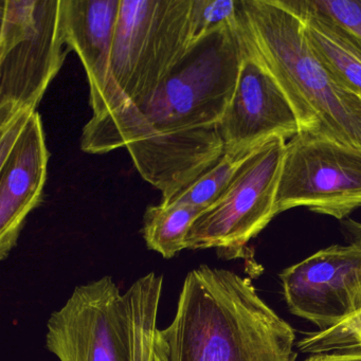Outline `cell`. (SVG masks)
Instances as JSON below:
<instances>
[{
	"mask_svg": "<svg viewBox=\"0 0 361 361\" xmlns=\"http://www.w3.org/2000/svg\"><path fill=\"white\" fill-rule=\"evenodd\" d=\"M301 20L308 45L327 73L344 90L361 98L360 59L314 23Z\"/></svg>",
	"mask_w": 361,
	"mask_h": 361,
	"instance_id": "15",
	"label": "cell"
},
{
	"mask_svg": "<svg viewBox=\"0 0 361 361\" xmlns=\"http://www.w3.org/2000/svg\"><path fill=\"white\" fill-rule=\"evenodd\" d=\"M162 288L155 272L124 293L111 276L79 285L50 316L46 346L60 361H151Z\"/></svg>",
	"mask_w": 361,
	"mask_h": 361,
	"instance_id": "4",
	"label": "cell"
},
{
	"mask_svg": "<svg viewBox=\"0 0 361 361\" xmlns=\"http://www.w3.org/2000/svg\"><path fill=\"white\" fill-rule=\"evenodd\" d=\"M240 0H192L190 47L211 31L233 24Z\"/></svg>",
	"mask_w": 361,
	"mask_h": 361,
	"instance_id": "18",
	"label": "cell"
},
{
	"mask_svg": "<svg viewBox=\"0 0 361 361\" xmlns=\"http://www.w3.org/2000/svg\"><path fill=\"white\" fill-rule=\"evenodd\" d=\"M236 30L284 92L300 133L361 149V98L327 73L295 13L280 0H240Z\"/></svg>",
	"mask_w": 361,
	"mask_h": 361,
	"instance_id": "3",
	"label": "cell"
},
{
	"mask_svg": "<svg viewBox=\"0 0 361 361\" xmlns=\"http://www.w3.org/2000/svg\"><path fill=\"white\" fill-rule=\"evenodd\" d=\"M291 314L325 331L354 314L361 289V242L319 250L281 274Z\"/></svg>",
	"mask_w": 361,
	"mask_h": 361,
	"instance_id": "9",
	"label": "cell"
},
{
	"mask_svg": "<svg viewBox=\"0 0 361 361\" xmlns=\"http://www.w3.org/2000/svg\"><path fill=\"white\" fill-rule=\"evenodd\" d=\"M276 207L345 219L361 207V149L299 133L285 147Z\"/></svg>",
	"mask_w": 361,
	"mask_h": 361,
	"instance_id": "8",
	"label": "cell"
},
{
	"mask_svg": "<svg viewBox=\"0 0 361 361\" xmlns=\"http://www.w3.org/2000/svg\"><path fill=\"white\" fill-rule=\"evenodd\" d=\"M361 312V289L359 290L358 295H357L356 301H355V310L354 314H358ZM353 314V316H354Z\"/></svg>",
	"mask_w": 361,
	"mask_h": 361,
	"instance_id": "20",
	"label": "cell"
},
{
	"mask_svg": "<svg viewBox=\"0 0 361 361\" xmlns=\"http://www.w3.org/2000/svg\"><path fill=\"white\" fill-rule=\"evenodd\" d=\"M286 141L276 139L253 151L221 197L194 221L187 249H217L227 257L243 255L276 213V192Z\"/></svg>",
	"mask_w": 361,
	"mask_h": 361,
	"instance_id": "7",
	"label": "cell"
},
{
	"mask_svg": "<svg viewBox=\"0 0 361 361\" xmlns=\"http://www.w3.org/2000/svg\"><path fill=\"white\" fill-rule=\"evenodd\" d=\"M0 123L37 111L68 50L62 0H1Z\"/></svg>",
	"mask_w": 361,
	"mask_h": 361,
	"instance_id": "6",
	"label": "cell"
},
{
	"mask_svg": "<svg viewBox=\"0 0 361 361\" xmlns=\"http://www.w3.org/2000/svg\"><path fill=\"white\" fill-rule=\"evenodd\" d=\"M242 47L235 90L219 123L225 152L231 154H249L300 133L295 111L271 73L243 43Z\"/></svg>",
	"mask_w": 361,
	"mask_h": 361,
	"instance_id": "10",
	"label": "cell"
},
{
	"mask_svg": "<svg viewBox=\"0 0 361 361\" xmlns=\"http://www.w3.org/2000/svg\"><path fill=\"white\" fill-rule=\"evenodd\" d=\"M204 210L188 204L149 206L143 217L142 234L147 248L164 259H173L187 249V238Z\"/></svg>",
	"mask_w": 361,
	"mask_h": 361,
	"instance_id": "14",
	"label": "cell"
},
{
	"mask_svg": "<svg viewBox=\"0 0 361 361\" xmlns=\"http://www.w3.org/2000/svg\"><path fill=\"white\" fill-rule=\"evenodd\" d=\"M243 47L236 20L192 45L142 104L92 117L81 147L105 154L126 147L140 176L170 200L225 154L219 123L235 90Z\"/></svg>",
	"mask_w": 361,
	"mask_h": 361,
	"instance_id": "1",
	"label": "cell"
},
{
	"mask_svg": "<svg viewBox=\"0 0 361 361\" xmlns=\"http://www.w3.org/2000/svg\"><path fill=\"white\" fill-rule=\"evenodd\" d=\"M359 229L361 230V225H358Z\"/></svg>",
	"mask_w": 361,
	"mask_h": 361,
	"instance_id": "21",
	"label": "cell"
},
{
	"mask_svg": "<svg viewBox=\"0 0 361 361\" xmlns=\"http://www.w3.org/2000/svg\"><path fill=\"white\" fill-rule=\"evenodd\" d=\"M295 340L250 279L202 265L185 276L172 322L156 331L151 361H293Z\"/></svg>",
	"mask_w": 361,
	"mask_h": 361,
	"instance_id": "2",
	"label": "cell"
},
{
	"mask_svg": "<svg viewBox=\"0 0 361 361\" xmlns=\"http://www.w3.org/2000/svg\"><path fill=\"white\" fill-rule=\"evenodd\" d=\"M304 361H361L360 352L327 353L312 355Z\"/></svg>",
	"mask_w": 361,
	"mask_h": 361,
	"instance_id": "19",
	"label": "cell"
},
{
	"mask_svg": "<svg viewBox=\"0 0 361 361\" xmlns=\"http://www.w3.org/2000/svg\"><path fill=\"white\" fill-rule=\"evenodd\" d=\"M251 153L231 154L225 152L221 159L212 168L198 177L189 187L170 200L161 202V204H188L204 211L207 210L221 197L238 169L246 161Z\"/></svg>",
	"mask_w": 361,
	"mask_h": 361,
	"instance_id": "16",
	"label": "cell"
},
{
	"mask_svg": "<svg viewBox=\"0 0 361 361\" xmlns=\"http://www.w3.org/2000/svg\"><path fill=\"white\" fill-rule=\"evenodd\" d=\"M301 20L335 37L361 60V0H280Z\"/></svg>",
	"mask_w": 361,
	"mask_h": 361,
	"instance_id": "13",
	"label": "cell"
},
{
	"mask_svg": "<svg viewBox=\"0 0 361 361\" xmlns=\"http://www.w3.org/2000/svg\"><path fill=\"white\" fill-rule=\"evenodd\" d=\"M121 0H62L65 44L79 56L90 84V104L104 90Z\"/></svg>",
	"mask_w": 361,
	"mask_h": 361,
	"instance_id": "12",
	"label": "cell"
},
{
	"mask_svg": "<svg viewBox=\"0 0 361 361\" xmlns=\"http://www.w3.org/2000/svg\"><path fill=\"white\" fill-rule=\"evenodd\" d=\"M49 152L41 116L33 114L11 153L0 160V259L18 244L28 215L43 200Z\"/></svg>",
	"mask_w": 361,
	"mask_h": 361,
	"instance_id": "11",
	"label": "cell"
},
{
	"mask_svg": "<svg viewBox=\"0 0 361 361\" xmlns=\"http://www.w3.org/2000/svg\"><path fill=\"white\" fill-rule=\"evenodd\" d=\"M297 346L300 352L312 355L361 353V312L331 329L307 334Z\"/></svg>",
	"mask_w": 361,
	"mask_h": 361,
	"instance_id": "17",
	"label": "cell"
},
{
	"mask_svg": "<svg viewBox=\"0 0 361 361\" xmlns=\"http://www.w3.org/2000/svg\"><path fill=\"white\" fill-rule=\"evenodd\" d=\"M192 0H121L106 84L90 105L104 117L139 106L187 54Z\"/></svg>",
	"mask_w": 361,
	"mask_h": 361,
	"instance_id": "5",
	"label": "cell"
}]
</instances>
